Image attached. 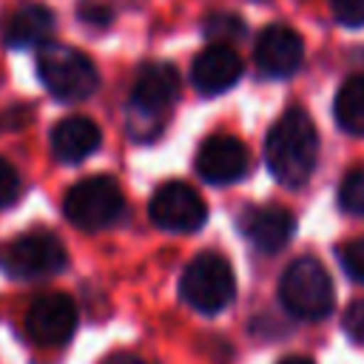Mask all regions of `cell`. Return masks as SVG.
Returning <instances> with one entry per match:
<instances>
[{
  "mask_svg": "<svg viewBox=\"0 0 364 364\" xmlns=\"http://www.w3.org/2000/svg\"><path fill=\"white\" fill-rule=\"evenodd\" d=\"M264 159L273 179L284 188H301L313 176L318 159V131L304 108L293 105L273 122L264 139Z\"/></svg>",
  "mask_w": 364,
  "mask_h": 364,
  "instance_id": "cell-1",
  "label": "cell"
},
{
  "mask_svg": "<svg viewBox=\"0 0 364 364\" xmlns=\"http://www.w3.org/2000/svg\"><path fill=\"white\" fill-rule=\"evenodd\" d=\"M179 97V74L171 63H145L134 80L128 102V134L136 142H148L162 128V114Z\"/></svg>",
  "mask_w": 364,
  "mask_h": 364,
  "instance_id": "cell-2",
  "label": "cell"
},
{
  "mask_svg": "<svg viewBox=\"0 0 364 364\" xmlns=\"http://www.w3.org/2000/svg\"><path fill=\"white\" fill-rule=\"evenodd\" d=\"M279 301L296 318L318 321L330 316L336 290L327 267L313 256H299L296 262H290L279 279Z\"/></svg>",
  "mask_w": 364,
  "mask_h": 364,
  "instance_id": "cell-3",
  "label": "cell"
},
{
  "mask_svg": "<svg viewBox=\"0 0 364 364\" xmlns=\"http://www.w3.org/2000/svg\"><path fill=\"white\" fill-rule=\"evenodd\" d=\"M37 74H40V82L51 91V97L60 102L88 100L100 85V74L94 63L80 48L63 46V43H48L40 48Z\"/></svg>",
  "mask_w": 364,
  "mask_h": 364,
  "instance_id": "cell-4",
  "label": "cell"
},
{
  "mask_svg": "<svg viewBox=\"0 0 364 364\" xmlns=\"http://www.w3.org/2000/svg\"><path fill=\"white\" fill-rule=\"evenodd\" d=\"M179 296L196 313H205V316L222 313L236 296V276L230 262L213 250L193 256L182 270Z\"/></svg>",
  "mask_w": 364,
  "mask_h": 364,
  "instance_id": "cell-5",
  "label": "cell"
},
{
  "mask_svg": "<svg viewBox=\"0 0 364 364\" xmlns=\"http://www.w3.org/2000/svg\"><path fill=\"white\" fill-rule=\"evenodd\" d=\"M125 210L122 188L114 176L94 173L80 182H74L63 199L65 219L80 230H105L114 222H119Z\"/></svg>",
  "mask_w": 364,
  "mask_h": 364,
  "instance_id": "cell-6",
  "label": "cell"
},
{
  "mask_svg": "<svg viewBox=\"0 0 364 364\" xmlns=\"http://www.w3.org/2000/svg\"><path fill=\"white\" fill-rule=\"evenodd\" d=\"M68 264L63 242L48 230H31L0 245V270L11 279L34 282L57 276Z\"/></svg>",
  "mask_w": 364,
  "mask_h": 364,
  "instance_id": "cell-7",
  "label": "cell"
},
{
  "mask_svg": "<svg viewBox=\"0 0 364 364\" xmlns=\"http://www.w3.org/2000/svg\"><path fill=\"white\" fill-rule=\"evenodd\" d=\"M148 216L159 230L168 233H193L208 219V205L196 188L188 182H165L148 205Z\"/></svg>",
  "mask_w": 364,
  "mask_h": 364,
  "instance_id": "cell-8",
  "label": "cell"
},
{
  "mask_svg": "<svg viewBox=\"0 0 364 364\" xmlns=\"http://www.w3.org/2000/svg\"><path fill=\"white\" fill-rule=\"evenodd\" d=\"M77 330V304L65 293L37 296L26 313V333L43 347H63Z\"/></svg>",
  "mask_w": 364,
  "mask_h": 364,
  "instance_id": "cell-9",
  "label": "cell"
},
{
  "mask_svg": "<svg viewBox=\"0 0 364 364\" xmlns=\"http://www.w3.org/2000/svg\"><path fill=\"white\" fill-rule=\"evenodd\" d=\"M250 168V154L242 139L230 134L208 136L196 151V173L210 185L239 182Z\"/></svg>",
  "mask_w": 364,
  "mask_h": 364,
  "instance_id": "cell-10",
  "label": "cell"
},
{
  "mask_svg": "<svg viewBox=\"0 0 364 364\" xmlns=\"http://www.w3.org/2000/svg\"><path fill=\"white\" fill-rule=\"evenodd\" d=\"M253 57L264 77L282 80V77H290L299 71V65L304 60V43L296 28H290L284 23H273L259 34Z\"/></svg>",
  "mask_w": 364,
  "mask_h": 364,
  "instance_id": "cell-11",
  "label": "cell"
},
{
  "mask_svg": "<svg viewBox=\"0 0 364 364\" xmlns=\"http://www.w3.org/2000/svg\"><path fill=\"white\" fill-rule=\"evenodd\" d=\"M239 77H242V57L228 43H210L196 54L191 65V82L205 97H216L233 88Z\"/></svg>",
  "mask_w": 364,
  "mask_h": 364,
  "instance_id": "cell-12",
  "label": "cell"
},
{
  "mask_svg": "<svg viewBox=\"0 0 364 364\" xmlns=\"http://www.w3.org/2000/svg\"><path fill=\"white\" fill-rule=\"evenodd\" d=\"M242 233L250 239V245L262 253H279L296 233V219L290 210L279 205H262L245 210L239 222Z\"/></svg>",
  "mask_w": 364,
  "mask_h": 364,
  "instance_id": "cell-13",
  "label": "cell"
},
{
  "mask_svg": "<svg viewBox=\"0 0 364 364\" xmlns=\"http://www.w3.org/2000/svg\"><path fill=\"white\" fill-rule=\"evenodd\" d=\"M100 142H102L100 125L88 117H80V114L63 117L51 128V154L68 165H77L85 156H91L100 148Z\"/></svg>",
  "mask_w": 364,
  "mask_h": 364,
  "instance_id": "cell-14",
  "label": "cell"
},
{
  "mask_svg": "<svg viewBox=\"0 0 364 364\" xmlns=\"http://www.w3.org/2000/svg\"><path fill=\"white\" fill-rule=\"evenodd\" d=\"M54 28V11L40 3H26L14 14H9L3 26V43L9 48H28L43 43Z\"/></svg>",
  "mask_w": 364,
  "mask_h": 364,
  "instance_id": "cell-15",
  "label": "cell"
},
{
  "mask_svg": "<svg viewBox=\"0 0 364 364\" xmlns=\"http://www.w3.org/2000/svg\"><path fill=\"white\" fill-rule=\"evenodd\" d=\"M333 114L341 131L353 136H364V74H353L350 80L341 82L333 102Z\"/></svg>",
  "mask_w": 364,
  "mask_h": 364,
  "instance_id": "cell-16",
  "label": "cell"
},
{
  "mask_svg": "<svg viewBox=\"0 0 364 364\" xmlns=\"http://www.w3.org/2000/svg\"><path fill=\"white\" fill-rule=\"evenodd\" d=\"M338 205L350 216H364V168H353L344 173L338 185Z\"/></svg>",
  "mask_w": 364,
  "mask_h": 364,
  "instance_id": "cell-17",
  "label": "cell"
},
{
  "mask_svg": "<svg viewBox=\"0 0 364 364\" xmlns=\"http://www.w3.org/2000/svg\"><path fill=\"white\" fill-rule=\"evenodd\" d=\"M205 34L213 43H228L230 46V40H236V37L245 34V23L236 14H210L205 20Z\"/></svg>",
  "mask_w": 364,
  "mask_h": 364,
  "instance_id": "cell-18",
  "label": "cell"
},
{
  "mask_svg": "<svg viewBox=\"0 0 364 364\" xmlns=\"http://www.w3.org/2000/svg\"><path fill=\"white\" fill-rule=\"evenodd\" d=\"M338 262H341L344 273H347L353 282H361V284H364V236L347 242V245L338 250Z\"/></svg>",
  "mask_w": 364,
  "mask_h": 364,
  "instance_id": "cell-19",
  "label": "cell"
},
{
  "mask_svg": "<svg viewBox=\"0 0 364 364\" xmlns=\"http://www.w3.org/2000/svg\"><path fill=\"white\" fill-rule=\"evenodd\" d=\"M20 191H23V179H20L17 168L9 159L0 156V208L14 205L17 196H20Z\"/></svg>",
  "mask_w": 364,
  "mask_h": 364,
  "instance_id": "cell-20",
  "label": "cell"
},
{
  "mask_svg": "<svg viewBox=\"0 0 364 364\" xmlns=\"http://www.w3.org/2000/svg\"><path fill=\"white\" fill-rule=\"evenodd\" d=\"M330 11L347 28L364 26V0H330Z\"/></svg>",
  "mask_w": 364,
  "mask_h": 364,
  "instance_id": "cell-21",
  "label": "cell"
},
{
  "mask_svg": "<svg viewBox=\"0 0 364 364\" xmlns=\"http://www.w3.org/2000/svg\"><path fill=\"white\" fill-rule=\"evenodd\" d=\"M341 324H344V333H347L355 344H364V299L353 301V304L344 310Z\"/></svg>",
  "mask_w": 364,
  "mask_h": 364,
  "instance_id": "cell-22",
  "label": "cell"
},
{
  "mask_svg": "<svg viewBox=\"0 0 364 364\" xmlns=\"http://www.w3.org/2000/svg\"><path fill=\"white\" fill-rule=\"evenodd\" d=\"M80 17H82L85 23L105 26V23L111 20V9H105V6L97 3V0H82V3H80Z\"/></svg>",
  "mask_w": 364,
  "mask_h": 364,
  "instance_id": "cell-23",
  "label": "cell"
},
{
  "mask_svg": "<svg viewBox=\"0 0 364 364\" xmlns=\"http://www.w3.org/2000/svg\"><path fill=\"white\" fill-rule=\"evenodd\" d=\"M102 364H148V361H142V358L134 355V353H111Z\"/></svg>",
  "mask_w": 364,
  "mask_h": 364,
  "instance_id": "cell-24",
  "label": "cell"
},
{
  "mask_svg": "<svg viewBox=\"0 0 364 364\" xmlns=\"http://www.w3.org/2000/svg\"><path fill=\"white\" fill-rule=\"evenodd\" d=\"M279 364H316V361L307 358V355H290V358H282Z\"/></svg>",
  "mask_w": 364,
  "mask_h": 364,
  "instance_id": "cell-25",
  "label": "cell"
}]
</instances>
